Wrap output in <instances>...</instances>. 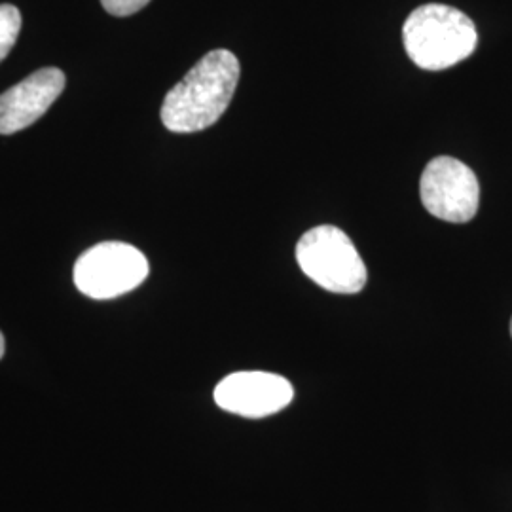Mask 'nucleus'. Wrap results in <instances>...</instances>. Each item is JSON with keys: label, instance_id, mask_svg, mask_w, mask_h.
Segmentation results:
<instances>
[{"label": "nucleus", "instance_id": "nucleus-1", "mask_svg": "<svg viewBox=\"0 0 512 512\" xmlns=\"http://www.w3.org/2000/svg\"><path fill=\"white\" fill-rule=\"evenodd\" d=\"M238 57L230 50H213L169 90L162 105V122L173 133L211 128L232 103L238 88Z\"/></svg>", "mask_w": 512, "mask_h": 512}, {"label": "nucleus", "instance_id": "nucleus-2", "mask_svg": "<svg viewBox=\"0 0 512 512\" xmlns=\"http://www.w3.org/2000/svg\"><path fill=\"white\" fill-rule=\"evenodd\" d=\"M404 48L425 71H444L475 52L476 27L471 19L446 4L416 8L404 23Z\"/></svg>", "mask_w": 512, "mask_h": 512}, {"label": "nucleus", "instance_id": "nucleus-3", "mask_svg": "<svg viewBox=\"0 0 512 512\" xmlns=\"http://www.w3.org/2000/svg\"><path fill=\"white\" fill-rule=\"evenodd\" d=\"M300 270L321 289L336 294H355L366 285L365 262L353 241L336 226H315L296 245Z\"/></svg>", "mask_w": 512, "mask_h": 512}, {"label": "nucleus", "instance_id": "nucleus-4", "mask_svg": "<svg viewBox=\"0 0 512 512\" xmlns=\"http://www.w3.org/2000/svg\"><path fill=\"white\" fill-rule=\"evenodd\" d=\"M148 275L147 256L122 241H105L88 249L74 264L78 291L93 300H110L137 289Z\"/></svg>", "mask_w": 512, "mask_h": 512}, {"label": "nucleus", "instance_id": "nucleus-5", "mask_svg": "<svg viewBox=\"0 0 512 512\" xmlns=\"http://www.w3.org/2000/svg\"><path fill=\"white\" fill-rule=\"evenodd\" d=\"M423 207L440 220L463 224L475 219L480 186L473 169L450 156L425 165L420 183Z\"/></svg>", "mask_w": 512, "mask_h": 512}, {"label": "nucleus", "instance_id": "nucleus-6", "mask_svg": "<svg viewBox=\"0 0 512 512\" xmlns=\"http://www.w3.org/2000/svg\"><path fill=\"white\" fill-rule=\"evenodd\" d=\"M291 382L272 372H234L215 389V403L243 418H266L293 403Z\"/></svg>", "mask_w": 512, "mask_h": 512}, {"label": "nucleus", "instance_id": "nucleus-7", "mask_svg": "<svg viewBox=\"0 0 512 512\" xmlns=\"http://www.w3.org/2000/svg\"><path fill=\"white\" fill-rule=\"evenodd\" d=\"M65 90V74L48 67L0 95V135H12L42 118Z\"/></svg>", "mask_w": 512, "mask_h": 512}, {"label": "nucleus", "instance_id": "nucleus-8", "mask_svg": "<svg viewBox=\"0 0 512 512\" xmlns=\"http://www.w3.org/2000/svg\"><path fill=\"white\" fill-rule=\"evenodd\" d=\"M21 29V14L14 4H0V61L12 52Z\"/></svg>", "mask_w": 512, "mask_h": 512}, {"label": "nucleus", "instance_id": "nucleus-9", "mask_svg": "<svg viewBox=\"0 0 512 512\" xmlns=\"http://www.w3.org/2000/svg\"><path fill=\"white\" fill-rule=\"evenodd\" d=\"M150 0H101L103 8L109 12L110 16L116 18H128L143 10Z\"/></svg>", "mask_w": 512, "mask_h": 512}, {"label": "nucleus", "instance_id": "nucleus-10", "mask_svg": "<svg viewBox=\"0 0 512 512\" xmlns=\"http://www.w3.org/2000/svg\"><path fill=\"white\" fill-rule=\"evenodd\" d=\"M4 349H6V342H4V336H2V332H0V359L4 357Z\"/></svg>", "mask_w": 512, "mask_h": 512}, {"label": "nucleus", "instance_id": "nucleus-11", "mask_svg": "<svg viewBox=\"0 0 512 512\" xmlns=\"http://www.w3.org/2000/svg\"><path fill=\"white\" fill-rule=\"evenodd\" d=\"M511 336H512V319H511Z\"/></svg>", "mask_w": 512, "mask_h": 512}]
</instances>
